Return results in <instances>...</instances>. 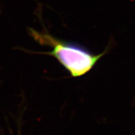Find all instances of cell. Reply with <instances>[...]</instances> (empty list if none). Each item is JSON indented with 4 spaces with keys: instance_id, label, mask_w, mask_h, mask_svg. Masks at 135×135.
<instances>
[{
    "instance_id": "7a4b0ae2",
    "label": "cell",
    "mask_w": 135,
    "mask_h": 135,
    "mask_svg": "<svg viewBox=\"0 0 135 135\" xmlns=\"http://www.w3.org/2000/svg\"><path fill=\"white\" fill-rule=\"evenodd\" d=\"M18 135H21V131H20V129H18Z\"/></svg>"
},
{
    "instance_id": "6da1fadb",
    "label": "cell",
    "mask_w": 135,
    "mask_h": 135,
    "mask_svg": "<svg viewBox=\"0 0 135 135\" xmlns=\"http://www.w3.org/2000/svg\"><path fill=\"white\" fill-rule=\"evenodd\" d=\"M28 31L37 43L52 48L51 51L36 53L54 57L73 78L87 74L108 51L106 49L101 53L94 54L81 45L58 38L48 31L40 32L32 28Z\"/></svg>"
}]
</instances>
